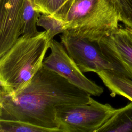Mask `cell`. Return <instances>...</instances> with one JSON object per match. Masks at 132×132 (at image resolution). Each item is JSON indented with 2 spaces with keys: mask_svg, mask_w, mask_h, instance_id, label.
<instances>
[{
  "mask_svg": "<svg viewBox=\"0 0 132 132\" xmlns=\"http://www.w3.org/2000/svg\"><path fill=\"white\" fill-rule=\"evenodd\" d=\"M91 95L42 65L23 89L12 93L0 90V120L21 121L60 131L57 108L87 103Z\"/></svg>",
  "mask_w": 132,
  "mask_h": 132,
  "instance_id": "6da1fadb",
  "label": "cell"
},
{
  "mask_svg": "<svg viewBox=\"0 0 132 132\" xmlns=\"http://www.w3.org/2000/svg\"><path fill=\"white\" fill-rule=\"evenodd\" d=\"M52 40L45 30L20 37L0 57L1 90L12 93L25 88L42 67Z\"/></svg>",
  "mask_w": 132,
  "mask_h": 132,
  "instance_id": "7a4b0ae2",
  "label": "cell"
},
{
  "mask_svg": "<svg viewBox=\"0 0 132 132\" xmlns=\"http://www.w3.org/2000/svg\"><path fill=\"white\" fill-rule=\"evenodd\" d=\"M119 22L109 0H73L64 20L70 33L95 41L110 35L118 27Z\"/></svg>",
  "mask_w": 132,
  "mask_h": 132,
  "instance_id": "3957f363",
  "label": "cell"
},
{
  "mask_svg": "<svg viewBox=\"0 0 132 132\" xmlns=\"http://www.w3.org/2000/svg\"><path fill=\"white\" fill-rule=\"evenodd\" d=\"M116 109L91 97L87 103L60 106L56 113L58 129L61 132H97Z\"/></svg>",
  "mask_w": 132,
  "mask_h": 132,
  "instance_id": "277c9868",
  "label": "cell"
},
{
  "mask_svg": "<svg viewBox=\"0 0 132 132\" xmlns=\"http://www.w3.org/2000/svg\"><path fill=\"white\" fill-rule=\"evenodd\" d=\"M68 54L83 72L111 71L118 73L114 65L104 55L99 41L76 36L66 30L60 36Z\"/></svg>",
  "mask_w": 132,
  "mask_h": 132,
  "instance_id": "5b68a950",
  "label": "cell"
},
{
  "mask_svg": "<svg viewBox=\"0 0 132 132\" xmlns=\"http://www.w3.org/2000/svg\"><path fill=\"white\" fill-rule=\"evenodd\" d=\"M50 48L51 53L43 62L44 68L56 72L91 95L98 96L103 92L102 87L84 75L61 42L52 39Z\"/></svg>",
  "mask_w": 132,
  "mask_h": 132,
  "instance_id": "8992f818",
  "label": "cell"
},
{
  "mask_svg": "<svg viewBox=\"0 0 132 132\" xmlns=\"http://www.w3.org/2000/svg\"><path fill=\"white\" fill-rule=\"evenodd\" d=\"M100 46L118 73L132 80V28L118 26L102 38Z\"/></svg>",
  "mask_w": 132,
  "mask_h": 132,
  "instance_id": "52a82bcc",
  "label": "cell"
},
{
  "mask_svg": "<svg viewBox=\"0 0 132 132\" xmlns=\"http://www.w3.org/2000/svg\"><path fill=\"white\" fill-rule=\"evenodd\" d=\"M25 0H0V57L22 35V16Z\"/></svg>",
  "mask_w": 132,
  "mask_h": 132,
  "instance_id": "ba28073f",
  "label": "cell"
},
{
  "mask_svg": "<svg viewBox=\"0 0 132 132\" xmlns=\"http://www.w3.org/2000/svg\"><path fill=\"white\" fill-rule=\"evenodd\" d=\"M111 95L123 96L132 102V80L111 71H101L97 73Z\"/></svg>",
  "mask_w": 132,
  "mask_h": 132,
  "instance_id": "9c48e42d",
  "label": "cell"
},
{
  "mask_svg": "<svg viewBox=\"0 0 132 132\" xmlns=\"http://www.w3.org/2000/svg\"><path fill=\"white\" fill-rule=\"evenodd\" d=\"M132 132V102L117 109L97 132Z\"/></svg>",
  "mask_w": 132,
  "mask_h": 132,
  "instance_id": "30bf717a",
  "label": "cell"
},
{
  "mask_svg": "<svg viewBox=\"0 0 132 132\" xmlns=\"http://www.w3.org/2000/svg\"><path fill=\"white\" fill-rule=\"evenodd\" d=\"M35 8L42 14H51L64 22L73 0H30Z\"/></svg>",
  "mask_w": 132,
  "mask_h": 132,
  "instance_id": "8fae6325",
  "label": "cell"
},
{
  "mask_svg": "<svg viewBox=\"0 0 132 132\" xmlns=\"http://www.w3.org/2000/svg\"><path fill=\"white\" fill-rule=\"evenodd\" d=\"M40 12L34 7L30 0H25L22 16V35L34 36L38 35L36 26Z\"/></svg>",
  "mask_w": 132,
  "mask_h": 132,
  "instance_id": "7c38bea8",
  "label": "cell"
},
{
  "mask_svg": "<svg viewBox=\"0 0 132 132\" xmlns=\"http://www.w3.org/2000/svg\"><path fill=\"white\" fill-rule=\"evenodd\" d=\"M0 132H54V131L23 121L0 120Z\"/></svg>",
  "mask_w": 132,
  "mask_h": 132,
  "instance_id": "4fadbf2b",
  "label": "cell"
},
{
  "mask_svg": "<svg viewBox=\"0 0 132 132\" xmlns=\"http://www.w3.org/2000/svg\"><path fill=\"white\" fill-rule=\"evenodd\" d=\"M37 25L43 28L52 39L56 35L66 30L64 22L51 14L42 13L39 16Z\"/></svg>",
  "mask_w": 132,
  "mask_h": 132,
  "instance_id": "5bb4252c",
  "label": "cell"
},
{
  "mask_svg": "<svg viewBox=\"0 0 132 132\" xmlns=\"http://www.w3.org/2000/svg\"><path fill=\"white\" fill-rule=\"evenodd\" d=\"M114 7L119 20L132 28V0H109Z\"/></svg>",
  "mask_w": 132,
  "mask_h": 132,
  "instance_id": "9a60e30c",
  "label": "cell"
}]
</instances>
